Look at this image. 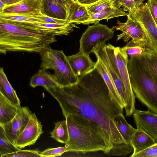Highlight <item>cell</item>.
<instances>
[{"instance_id":"6da1fadb","label":"cell","mask_w":157,"mask_h":157,"mask_svg":"<svg viewBox=\"0 0 157 157\" xmlns=\"http://www.w3.org/2000/svg\"><path fill=\"white\" fill-rule=\"evenodd\" d=\"M44 88L58 101L64 117L69 113L80 114L99 127L108 155L112 148L126 143L114 121L116 116L123 113L124 107L111 94L96 65L79 77L76 83Z\"/></svg>"},{"instance_id":"7a4b0ae2","label":"cell","mask_w":157,"mask_h":157,"mask_svg":"<svg viewBox=\"0 0 157 157\" xmlns=\"http://www.w3.org/2000/svg\"><path fill=\"white\" fill-rule=\"evenodd\" d=\"M57 40L55 36L38 29L0 21V52L41 53Z\"/></svg>"},{"instance_id":"3957f363","label":"cell","mask_w":157,"mask_h":157,"mask_svg":"<svg viewBox=\"0 0 157 157\" xmlns=\"http://www.w3.org/2000/svg\"><path fill=\"white\" fill-rule=\"evenodd\" d=\"M65 117L69 134L65 147L68 152L85 154L101 151L108 155L102 132L96 124L77 114L69 113Z\"/></svg>"},{"instance_id":"277c9868","label":"cell","mask_w":157,"mask_h":157,"mask_svg":"<svg viewBox=\"0 0 157 157\" xmlns=\"http://www.w3.org/2000/svg\"><path fill=\"white\" fill-rule=\"evenodd\" d=\"M143 56L128 59L130 82L136 97L149 110L157 114V79L148 68Z\"/></svg>"},{"instance_id":"5b68a950","label":"cell","mask_w":157,"mask_h":157,"mask_svg":"<svg viewBox=\"0 0 157 157\" xmlns=\"http://www.w3.org/2000/svg\"><path fill=\"white\" fill-rule=\"evenodd\" d=\"M41 69L53 70L52 76L58 85L64 86L76 83L79 77L74 73L63 51L52 49L50 46L40 53Z\"/></svg>"},{"instance_id":"8992f818","label":"cell","mask_w":157,"mask_h":157,"mask_svg":"<svg viewBox=\"0 0 157 157\" xmlns=\"http://www.w3.org/2000/svg\"><path fill=\"white\" fill-rule=\"evenodd\" d=\"M105 49L113 68L123 82L126 96L124 108L126 116L129 117L135 109L136 96L131 86L128 70V57L119 47H115L108 44L106 45Z\"/></svg>"},{"instance_id":"52a82bcc","label":"cell","mask_w":157,"mask_h":157,"mask_svg":"<svg viewBox=\"0 0 157 157\" xmlns=\"http://www.w3.org/2000/svg\"><path fill=\"white\" fill-rule=\"evenodd\" d=\"M115 26L111 28L98 22L89 26L79 40V52L89 56L99 44L105 43L114 35Z\"/></svg>"},{"instance_id":"ba28073f","label":"cell","mask_w":157,"mask_h":157,"mask_svg":"<svg viewBox=\"0 0 157 157\" xmlns=\"http://www.w3.org/2000/svg\"><path fill=\"white\" fill-rule=\"evenodd\" d=\"M138 22L145 34L148 49L157 53V25L151 13L147 2L136 8L130 16Z\"/></svg>"},{"instance_id":"9c48e42d","label":"cell","mask_w":157,"mask_h":157,"mask_svg":"<svg viewBox=\"0 0 157 157\" xmlns=\"http://www.w3.org/2000/svg\"><path fill=\"white\" fill-rule=\"evenodd\" d=\"M32 113L27 106H20L12 120L5 124H0L7 137L14 144L27 124Z\"/></svg>"},{"instance_id":"30bf717a","label":"cell","mask_w":157,"mask_h":157,"mask_svg":"<svg viewBox=\"0 0 157 157\" xmlns=\"http://www.w3.org/2000/svg\"><path fill=\"white\" fill-rule=\"evenodd\" d=\"M117 25L115 29L122 33L117 36V40L123 39L124 42L130 40L139 43H144L146 45L147 38L143 29L136 21L127 17V21L122 22L117 20Z\"/></svg>"},{"instance_id":"8fae6325","label":"cell","mask_w":157,"mask_h":157,"mask_svg":"<svg viewBox=\"0 0 157 157\" xmlns=\"http://www.w3.org/2000/svg\"><path fill=\"white\" fill-rule=\"evenodd\" d=\"M42 127L43 125L35 113H32L27 124L14 144L21 149L33 145L44 133Z\"/></svg>"},{"instance_id":"7c38bea8","label":"cell","mask_w":157,"mask_h":157,"mask_svg":"<svg viewBox=\"0 0 157 157\" xmlns=\"http://www.w3.org/2000/svg\"><path fill=\"white\" fill-rule=\"evenodd\" d=\"M106 45L105 43L98 45L93 52L105 68L117 89L124 107L126 101L124 87L122 81L115 71L109 60L105 50Z\"/></svg>"},{"instance_id":"4fadbf2b","label":"cell","mask_w":157,"mask_h":157,"mask_svg":"<svg viewBox=\"0 0 157 157\" xmlns=\"http://www.w3.org/2000/svg\"><path fill=\"white\" fill-rule=\"evenodd\" d=\"M132 115L136 129L144 131L157 143V114L149 109L143 111L135 109Z\"/></svg>"},{"instance_id":"5bb4252c","label":"cell","mask_w":157,"mask_h":157,"mask_svg":"<svg viewBox=\"0 0 157 157\" xmlns=\"http://www.w3.org/2000/svg\"><path fill=\"white\" fill-rule=\"evenodd\" d=\"M43 0H22L13 4L6 6L1 14L42 13Z\"/></svg>"},{"instance_id":"9a60e30c","label":"cell","mask_w":157,"mask_h":157,"mask_svg":"<svg viewBox=\"0 0 157 157\" xmlns=\"http://www.w3.org/2000/svg\"><path fill=\"white\" fill-rule=\"evenodd\" d=\"M26 25L29 27L39 29L46 33L56 36L68 35L76 27L74 24H58L45 22H29Z\"/></svg>"},{"instance_id":"2e32d148","label":"cell","mask_w":157,"mask_h":157,"mask_svg":"<svg viewBox=\"0 0 157 157\" xmlns=\"http://www.w3.org/2000/svg\"><path fill=\"white\" fill-rule=\"evenodd\" d=\"M67 58L74 74L78 77L82 76L92 69L95 66L89 56L80 52Z\"/></svg>"},{"instance_id":"e0dca14e","label":"cell","mask_w":157,"mask_h":157,"mask_svg":"<svg viewBox=\"0 0 157 157\" xmlns=\"http://www.w3.org/2000/svg\"><path fill=\"white\" fill-rule=\"evenodd\" d=\"M130 143L133 148V153L130 157H133L136 154L154 144L156 142L144 131L136 129Z\"/></svg>"},{"instance_id":"ac0fdd59","label":"cell","mask_w":157,"mask_h":157,"mask_svg":"<svg viewBox=\"0 0 157 157\" xmlns=\"http://www.w3.org/2000/svg\"><path fill=\"white\" fill-rule=\"evenodd\" d=\"M69 10L52 0H43L42 13L48 16L67 21Z\"/></svg>"},{"instance_id":"d6986e66","label":"cell","mask_w":157,"mask_h":157,"mask_svg":"<svg viewBox=\"0 0 157 157\" xmlns=\"http://www.w3.org/2000/svg\"><path fill=\"white\" fill-rule=\"evenodd\" d=\"M90 15L86 6L77 2H74L70 5L67 21L70 24H83L90 18Z\"/></svg>"},{"instance_id":"ffe728a7","label":"cell","mask_w":157,"mask_h":157,"mask_svg":"<svg viewBox=\"0 0 157 157\" xmlns=\"http://www.w3.org/2000/svg\"><path fill=\"white\" fill-rule=\"evenodd\" d=\"M88 12L90 15V18L83 25H88L96 23L104 19H106L108 21L109 19L121 16H127L128 14V13L125 12L122 9L117 7L109 8L96 13Z\"/></svg>"},{"instance_id":"44dd1931","label":"cell","mask_w":157,"mask_h":157,"mask_svg":"<svg viewBox=\"0 0 157 157\" xmlns=\"http://www.w3.org/2000/svg\"><path fill=\"white\" fill-rule=\"evenodd\" d=\"M0 93L12 103L21 106L20 100L9 81L3 68L0 69Z\"/></svg>"},{"instance_id":"7402d4cb","label":"cell","mask_w":157,"mask_h":157,"mask_svg":"<svg viewBox=\"0 0 157 157\" xmlns=\"http://www.w3.org/2000/svg\"><path fill=\"white\" fill-rule=\"evenodd\" d=\"M19 107L11 102L0 93V124L12 120Z\"/></svg>"},{"instance_id":"603a6c76","label":"cell","mask_w":157,"mask_h":157,"mask_svg":"<svg viewBox=\"0 0 157 157\" xmlns=\"http://www.w3.org/2000/svg\"><path fill=\"white\" fill-rule=\"evenodd\" d=\"M30 86L35 88L42 86L44 88L59 86L52 78L51 74L48 73L46 70L41 69L31 78Z\"/></svg>"},{"instance_id":"cb8c5ba5","label":"cell","mask_w":157,"mask_h":157,"mask_svg":"<svg viewBox=\"0 0 157 157\" xmlns=\"http://www.w3.org/2000/svg\"><path fill=\"white\" fill-rule=\"evenodd\" d=\"M114 121L119 131L126 143L130 142L136 129H135L126 121L123 113L116 116Z\"/></svg>"},{"instance_id":"d4e9b609","label":"cell","mask_w":157,"mask_h":157,"mask_svg":"<svg viewBox=\"0 0 157 157\" xmlns=\"http://www.w3.org/2000/svg\"><path fill=\"white\" fill-rule=\"evenodd\" d=\"M55 126L50 132L51 137L57 141L66 144L69 140V134L66 120L55 122Z\"/></svg>"},{"instance_id":"484cf974","label":"cell","mask_w":157,"mask_h":157,"mask_svg":"<svg viewBox=\"0 0 157 157\" xmlns=\"http://www.w3.org/2000/svg\"><path fill=\"white\" fill-rule=\"evenodd\" d=\"M121 48L126 53L129 58L144 55L150 51L148 49L145 44L137 43L132 40Z\"/></svg>"},{"instance_id":"4316f807","label":"cell","mask_w":157,"mask_h":157,"mask_svg":"<svg viewBox=\"0 0 157 157\" xmlns=\"http://www.w3.org/2000/svg\"><path fill=\"white\" fill-rule=\"evenodd\" d=\"M96 66L102 76L111 94L121 105L124 108L120 96L112 80L109 75L104 65L99 59L96 62Z\"/></svg>"},{"instance_id":"83f0119b","label":"cell","mask_w":157,"mask_h":157,"mask_svg":"<svg viewBox=\"0 0 157 157\" xmlns=\"http://www.w3.org/2000/svg\"><path fill=\"white\" fill-rule=\"evenodd\" d=\"M21 149L13 144L6 136L2 127L0 125V157L13 153Z\"/></svg>"},{"instance_id":"f1b7e54d","label":"cell","mask_w":157,"mask_h":157,"mask_svg":"<svg viewBox=\"0 0 157 157\" xmlns=\"http://www.w3.org/2000/svg\"><path fill=\"white\" fill-rule=\"evenodd\" d=\"M35 14H0V21L17 22H43L34 16Z\"/></svg>"},{"instance_id":"f546056e","label":"cell","mask_w":157,"mask_h":157,"mask_svg":"<svg viewBox=\"0 0 157 157\" xmlns=\"http://www.w3.org/2000/svg\"><path fill=\"white\" fill-rule=\"evenodd\" d=\"M86 6L88 11L92 13L99 12L109 8L117 7L116 0H100Z\"/></svg>"},{"instance_id":"4dcf8cb0","label":"cell","mask_w":157,"mask_h":157,"mask_svg":"<svg viewBox=\"0 0 157 157\" xmlns=\"http://www.w3.org/2000/svg\"><path fill=\"white\" fill-rule=\"evenodd\" d=\"M143 56L148 68L157 79V53L149 51Z\"/></svg>"},{"instance_id":"1f68e13d","label":"cell","mask_w":157,"mask_h":157,"mask_svg":"<svg viewBox=\"0 0 157 157\" xmlns=\"http://www.w3.org/2000/svg\"><path fill=\"white\" fill-rule=\"evenodd\" d=\"M40 152L38 149H21L14 152L4 155L3 157H41Z\"/></svg>"},{"instance_id":"d6a6232c","label":"cell","mask_w":157,"mask_h":157,"mask_svg":"<svg viewBox=\"0 0 157 157\" xmlns=\"http://www.w3.org/2000/svg\"><path fill=\"white\" fill-rule=\"evenodd\" d=\"M68 151L65 147L48 148L40 152L41 157H54L61 156Z\"/></svg>"},{"instance_id":"836d02e7","label":"cell","mask_w":157,"mask_h":157,"mask_svg":"<svg viewBox=\"0 0 157 157\" xmlns=\"http://www.w3.org/2000/svg\"><path fill=\"white\" fill-rule=\"evenodd\" d=\"M116 3L117 7H122L124 11L128 12L127 16H130L136 8L133 0H116Z\"/></svg>"},{"instance_id":"e575fe53","label":"cell","mask_w":157,"mask_h":157,"mask_svg":"<svg viewBox=\"0 0 157 157\" xmlns=\"http://www.w3.org/2000/svg\"><path fill=\"white\" fill-rule=\"evenodd\" d=\"M133 157H157V143L137 153Z\"/></svg>"},{"instance_id":"d590c367","label":"cell","mask_w":157,"mask_h":157,"mask_svg":"<svg viewBox=\"0 0 157 157\" xmlns=\"http://www.w3.org/2000/svg\"><path fill=\"white\" fill-rule=\"evenodd\" d=\"M34 16L36 18L41 20L43 22L58 24H65L68 23L67 21L50 17L42 13L34 14Z\"/></svg>"},{"instance_id":"8d00e7d4","label":"cell","mask_w":157,"mask_h":157,"mask_svg":"<svg viewBox=\"0 0 157 157\" xmlns=\"http://www.w3.org/2000/svg\"><path fill=\"white\" fill-rule=\"evenodd\" d=\"M147 3L151 13L157 25V0H148Z\"/></svg>"},{"instance_id":"74e56055","label":"cell","mask_w":157,"mask_h":157,"mask_svg":"<svg viewBox=\"0 0 157 157\" xmlns=\"http://www.w3.org/2000/svg\"><path fill=\"white\" fill-rule=\"evenodd\" d=\"M56 3L63 6L68 10L71 4L74 1L73 0H52Z\"/></svg>"},{"instance_id":"f35d334b","label":"cell","mask_w":157,"mask_h":157,"mask_svg":"<svg viewBox=\"0 0 157 157\" xmlns=\"http://www.w3.org/2000/svg\"><path fill=\"white\" fill-rule=\"evenodd\" d=\"M100 0H77L79 3L86 6L92 4Z\"/></svg>"},{"instance_id":"ab89813d","label":"cell","mask_w":157,"mask_h":157,"mask_svg":"<svg viewBox=\"0 0 157 157\" xmlns=\"http://www.w3.org/2000/svg\"><path fill=\"white\" fill-rule=\"evenodd\" d=\"M4 2L6 5H9L18 3L22 0H0Z\"/></svg>"},{"instance_id":"60d3db41","label":"cell","mask_w":157,"mask_h":157,"mask_svg":"<svg viewBox=\"0 0 157 157\" xmlns=\"http://www.w3.org/2000/svg\"><path fill=\"white\" fill-rule=\"evenodd\" d=\"M135 3L136 7V8L140 6L143 3L145 0H133Z\"/></svg>"},{"instance_id":"b9f144b4","label":"cell","mask_w":157,"mask_h":157,"mask_svg":"<svg viewBox=\"0 0 157 157\" xmlns=\"http://www.w3.org/2000/svg\"><path fill=\"white\" fill-rule=\"evenodd\" d=\"M0 13H1L6 5L1 0H0Z\"/></svg>"},{"instance_id":"7bdbcfd3","label":"cell","mask_w":157,"mask_h":157,"mask_svg":"<svg viewBox=\"0 0 157 157\" xmlns=\"http://www.w3.org/2000/svg\"><path fill=\"white\" fill-rule=\"evenodd\" d=\"M74 2H77V0H73Z\"/></svg>"}]
</instances>
